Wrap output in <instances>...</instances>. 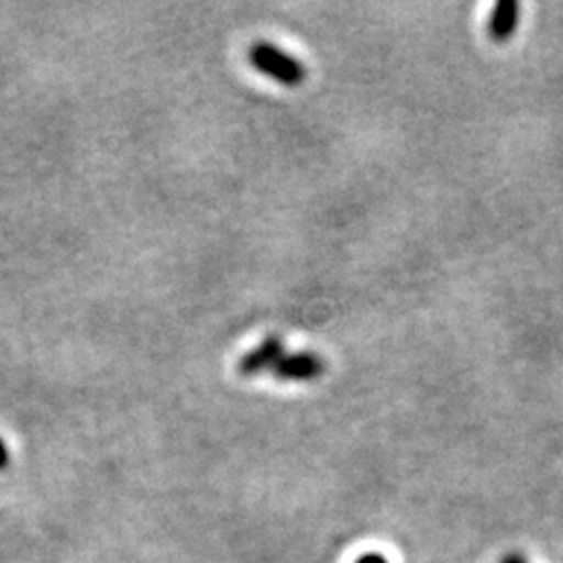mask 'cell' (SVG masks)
Masks as SVG:
<instances>
[{
	"instance_id": "6",
	"label": "cell",
	"mask_w": 563,
	"mask_h": 563,
	"mask_svg": "<svg viewBox=\"0 0 563 563\" xmlns=\"http://www.w3.org/2000/svg\"><path fill=\"white\" fill-rule=\"evenodd\" d=\"M355 563H388L386 562V558L383 555H378V553H365L363 558H360Z\"/></svg>"
},
{
	"instance_id": "7",
	"label": "cell",
	"mask_w": 563,
	"mask_h": 563,
	"mask_svg": "<svg viewBox=\"0 0 563 563\" xmlns=\"http://www.w3.org/2000/svg\"><path fill=\"white\" fill-rule=\"evenodd\" d=\"M501 563H528L526 562V558H522L520 553H509V555H505Z\"/></svg>"
},
{
	"instance_id": "5",
	"label": "cell",
	"mask_w": 563,
	"mask_h": 563,
	"mask_svg": "<svg viewBox=\"0 0 563 563\" xmlns=\"http://www.w3.org/2000/svg\"><path fill=\"white\" fill-rule=\"evenodd\" d=\"M9 462H11V455H9V449H7V444H4V441L0 439V472L9 465Z\"/></svg>"
},
{
	"instance_id": "2",
	"label": "cell",
	"mask_w": 563,
	"mask_h": 563,
	"mask_svg": "<svg viewBox=\"0 0 563 563\" xmlns=\"http://www.w3.org/2000/svg\"><path fill=\"white\" fill-rule=\"evenodd\" d=\"M325 372V362L316 353H292L284 355L282 362L274 367V376L286 383H305L316 380Z\"/></svg>"
},
{
	"instance_id": "3",
	"label": "cell",
	"mask_w": 563,
	"mask_h": 563,
	"mask_svg": "<svg viewBox=\"0 0 563 563\" xmlns=\"http://www.w3.org/2000/svg\"><path fill=\"white\" fill-rule=\"evenodd\" d=\"M284 355H286L284 342L278 336H272L239 360L236 372L241 376H257L263 372H274V367L282 362Z\"/></svg>"
},
{
	"instance_id": "1",
	"label": "cell",
	"mask_w": 563,
	"mask_h": 563,
	"mask_svg": "<svg viewBox=\"0 0 563 563\" xmlns=\"http://www.w3.org/2000/svg\"><path fill=\"white\" fill-rule=\"evenodd\" d=\"M249 60L257 71L284 86H299L307 78V69L301 60L284 53L280 46L272 42H253L249 48Z\"/></svg>"
},
{
	"instance_id": "4",
	"label": "cell",
	"mask_w": 563,
	"mask_h": 563,
	"mask_svg": "<svg viewBox=\"0 0 563 563\" xmlns=\"http://www.w3.org/2000/svg\"><path fill=\"white\" fill-rule=\"evenodd\" d=\"M520 25V2L516 0H499L490 11L486 23L488 38L495 42H507Z\"/></svg>"
}]
</instances>
